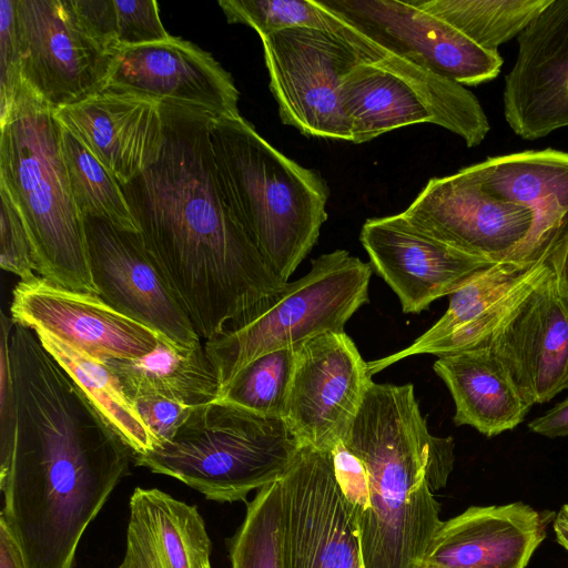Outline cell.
Instances as JSON below:
<instances>
[{"instance_id": "1", "label": "cell", "mask_w": 568, "mask_h": 568, "mask_svg": "<svg viewBox=\"0 0 568 568\" xmlns=\"http://www.w3.org/2000/svg\"><path fill=\"white\" fill-rule=\"evenodd\" d=\"M161 102L159 156L121 186L146 251L206 341L286 283L267 267L224 203L210 139L216 114Z\"/></svg>"}, {"instance_id": "2", "label": "cell", "mask_w": 568, "mask_h": 568, "mask_svg": "<svg viewBox=\"0 0 568 568\" xmlns=\"http://www.w3.org/2000/svg\"><path fill=\"white\" fill-rule=\"evenodd\" d=\"M17 425L10 466L0 475V519L23 568H74L78 546L133 452L61 368L14 383Z\"/></svg>"}, {"instance_id": "3", "label": "cell", "mask_w": 568, "mask_h": 568, "mask_svg": "<svg viewBox=\"0 0 568 568\" xmlns=\"http://www.w3.org/2000/svg\"><path fill=\"white\" fill-rule=\"evenodd\" d=\"M453 437L433 435L412 384L372 382L329 450L365 568H422L444 520L435 493L454 467Z\"/></svg>"}, {"instance_id": "4", "label": "cell", "mask_w": 568, "mask_h": 568, "mask_svg": "<svg viewBox=\"0 0 568 568\" xmlns=\"http://www.w3.org/2000/svg\"><path fill=\"white\" fill-rule=\"evenodd\" d=\"M210 139L227 210L267 267L287 283L327 219L325 181L276 150L241 114L212 116Z\"/></svg>"}, {"instance_id": "5", "label": "cell", "mask_w": 568, "mask_h": 568, "mask_svg": "<svg viewBox=\"0 0 568 568\" xmlns=\"http://www.w3.org/2000/svg\"><path fill=\"white\" fill-rule=\"evenodd\" d=\"M60 129L49 105L34 94L24 97L0 122V185L22 217L38 275L60 287L98 295Z\"/></svg>"}, {"instance_id": "6", "label": "cell", "mask_w": 568, "mask_h": 568, "mask_svg": "<svg viewBox=\"0 0 568 568\" xmlns=\"http://www.w3.org/2000/svg\"><path fill=\"white\" fill-rule=\"evenodd\" d=\"M301 447L284 418L214 400L195 407L171 442L133 460L207 500L235 503L277 481Z\"/></svg>"}, {"instance_id": "7", "label": "cell", "mask_w": 568, "mask_h": 568, "mask_svg": "<svg viewBox=\"0 0 568 568\" xmlns=\"http://www.w3.org/2000/svg\"><path fill=\"white\" fill-rule=\"evenodd\" d=\"M372 265L335 250L312 261L306 275L287 282L272 300L206 339L220 392L255 358L324 334L343 333L368 302Z\"/></svg>"}, {"instance_id": "8", "label": "cell", "mask_w": 568, "mask_h": 568, "mask_svg": "<svg viewBox=\"0 0 568 568\" xmlns=\"http://www.w3.org/2000/svg\"><path fill=\"white\" fill-rule=\"evenodd\" d=\"M341 98L355 144L402 126L430 123L474 148L490 130L470 90L389 52L346 73Z\"/></svg>"}, {"instance_id": "9", "label": "cell", "mask_w": 568, "mask_h": 568, "mask_svg": "<svg viewBox=\"0 0 568 568\" xmlns=\"http://www.w3.org/2000/svg\"><path fill=\"white\" fill-rule=\"evenodd\" d=\"M282 122L306 136L351 142L341 88L356 64L383 58L326 31L292 28L261 38ZM388 53V52H387Z\"/></svg>"}, {"instance_id": "10", "label": "cell", "mask_w": 568, "mask_h": 568, "mask_svg": "<svg viewBox=\"0 0 568 568\" xmlns=\"http://www.w3.org/2000/svg\"><path fill=\"white\" fill-rule=\"evenodd\" d=\"M23 79L53 111L105 88L114 52L80 18L73 0H16Z\"/></svg>"}, {"instance_id": "11", "label": "cell", "mask_w": 568, "mask_h": 568, "mask_svg": "<svg viewBox=\"0 0 568 568\" xmlns=\"http://www.w3.org/2000/svg\"><path fill=\"white\" fill-rule=\"evenodd\" d=\"M283 568H365L329 450L302 446L280 478Z\"/></svg>"}, {"instance_id": "12", "label": "cell", "mask_w": 568, "mask_h": 568, "mask_svg": "<svg viewBox=\"0 0 568 568\" xmlns=\"http://www.w3.org/2000/svg\"><path fill=\"white\" fill-rule=\"evenodd\" d=\"M385 51L462 85L494 80L503 58L456 28L417 7L398 0H318Z\"/></svg>"}, {"instance_id": "13", "label": "cell", "mask_w": 568, "mask_h": 568, "mask_svg": "<svg viewBox=\"0 0 568 568\" xmlns=\"http://www.w3.org/2000/svg\"><path fill=\"white\" fill-rule=\"evenodd\" d=\"M402 214L422 231L493 263L519 262L531 210L487 191L467 170L430 179Z\"/></svg>"}, {"instance_id": "14", "label": "cell", "mask_w": 568, "mask_h": 568, "mask_svg": "<svg viewBox=\"0 0 568 568\" xmlns=\"http://www.w3.org/2000/svg\"><path fill=\"white\" fill-rule=\"evenodd\" d=\"M372 382L345 332L314 336L296 346L284 419L302 446L331 450L352 425Z\"/></svg>"}, {"instance_id": "15", "label": "cell", "mask_w": 568, "mask_h": 568, "mask_svg": "<svg viewBox=\"0 0 568 568\" xmlns=\"http://www.w3.org/2000/svg\"><path fill=\"white\" fill-rule=\"evenodd\" d=\"M92 280L110 306L179 347L201 344L192 321L170 290L138 232L83 220Z\"/></svg>"}, {"instance_id": "16", "label": "cell", "mask_w": 568, "mask_h": 568, "mask_svg": "<svg viewBox=\"0 0 568 568\" xmlns=\"http://www.w3.org/2000/svg\"><path fill=\"white\" fill-rule=\"evenodd\" d=\"M483 345L531 406L568 389V297L549 265Z\"/></svg>"}, {"instance_id": "17", "label": "cell", "mask_w": 568, "mask_h": 568, "mask_svg": "<svg viewBox=\"0 0 568 568\" xmlns=\"http://www.w3.org/2000/svg\"><path fill=\"white\" fill-rule=\"evenodd\" d=\"M10 314L14 324L48 331L102 363L141 357L163 338L99 295L60 287L39 275L14 286Z\"/></svg>"}, {"instance_id": "18", "label": "cell", "mask_w": 568, "mask_h": 568, "mask_svg": "<svg viewBox=\"0 0 568 568\" xmlns=\"http://www.w3.org/2000/svg\"><path fill=\"white\" fill-rule=\"evenodd\" d=\"M359 241L406 314H418L434 301L450 296L494 264L435 239L402 213L366 220Z\"/></svg>"}, {"instance_id": "19", "label": "cell", "mask_w": 568, "mask_h": 568, "mask_svg": "<svg viewBox=\"0 0 568 568\" xmlns=\"http://www.w3.org/2000/svg\"><path fill=\"white\" fill-rule=\"evenodd\" d=\"M517 43L505 75L504 116L516 135L537 140L568 126V0H550Z\"/></svg>"}, {"instance_id": "20", "label": "cell", "mask_w": 568, "mask_h": 568, "mask_svg": "<svg viewBox=\"0 0 568 568\" xmlns=\"http://www.w3.org/2000/svg\"><path fill=\"white\" fill-rule=\"evenodd\" d=\"M105 88L197 106L219 116L240 114L232 75L211 53L179 37L114 51Z\"/></svg>"}, {"instance_id": "21", "label": "cell", "mask_w": 568, "mask_h": 568, "mask_svg": "<svg viewBox=\"0 0 568 568\" xmlns=\"http://www.w3.org/2000/svg\"><path fill=\"white\" fill-rule=\"evenodd\" d=\"M161 103L143 94L104 88L58 109L54 116L124 185L159 156L164 134Z\"/></svg>"}, {"instance_id": "22", "label": "cell", "mask_w": 568, "mask_h": 568, "mask_svg": "<svg viewBox=\"0 0 568 568\" xmlns=\"http://www.w3.org/2000/svg\"><path fill=\"white\" fill-rule=\"evenodd\" d=\"M547 267L545 260L537 263L504 261L480 271L449 296L444 315L409 346L367 362L369 375L408 356L433 354L440 357L483 345Z\"/></svg>"}, {"instance_id": "23", "label": "cell", "mask_w": 568, "mask_h": 568, "mask_svg": "<svg viewBox=\"0 0 568 568\" xmlns=\"http://www.w3.org/2000/svg\"><path fill=\"white\" fill-rule=\"evenodd\" d=\"M489 192L528 206L532 229L520 263H537L568 243V153L527 150L466 166Z\"/></svg>"}, {"instance_id": "24", "label": "cell", "mask_w": 568, "mask_h": 568, "mask_svg": "<svg viewBox=\"0 0 568 568\" xmlns=\"http://www.w3.org/2000/svg\"><path fill=\"white\" fill-rule=\"evenodd\" d=\"M546 524L521 501L471 506L443 521L422 568H526L546 537Z\"/></svg>"}, {"instance_id": "25", "label": "cell", "mask_w": 568, "mask_h": 568, "mask_svg": "<svg viewBox=\"0 0 568 568\" xmlns=\"http://www.w3.org/2000/svg\"><path fill=\"white\" fill-rule=\"evenodd\" d=\"M118 568H204L212 542L199 509L156 488L136 487Z\"/></svg>"}, {"instance_id": "26", "label": "cell", "mask_w": 568, "mask_h": 568, "mask_svg": "<svg viewBox=\"0 0 568 568\" xmlns=\"http://www.w3.org/2000/svg\"><path fill=\"white\" fill-rule=\"evenodd\" d=\"M433 368L453 397L457 426L468 425L487 437L497 436L524 422L531 407L484 345L440 356Z\"/></svg>"}, {"instance_id": "27", "label": "cell", "mask_w": 568, "mask_h": 568, "mask_svg": "<svg viewBox=\"0 0 568 568\" xmlns=\"http://www.w3.org/2000/svg\"><path fill=\"white\" fill-rule=\"evenodd\" d=\"M105 365L131 400L155 397L197 407L220 395L217 373L202 344L184 348L161 338L141 357L111 359Z\"/></svg>"}, {"instance_id": "28", "label": "cell", "mask_w": 568, "mask_h": 568, "mask_svg": "<svg viewBox=\"0 0 568 568\" xmlns=\"http://www.w3.org/2000/svg\"><path fill=\"white\" fill-rule=\"evenodd\" d=\"M42 346L75 382L104 423L130 447L133 455L153 450L156 442L118 377L105 363L42 328H34Z\"/></svg>"}, {"instance_id": "29", "label": "cell", "mask_w": 568, "mask_h": 568, "mask_svg": "<svg viewBox=\"0 0 568 568\" xmlns=\"http://www.w3.org/2000/svg\"><path fill=\"white\" fill-rule=\"evenodd\" d=\"M488 51L517 38L550 0H412Z\"/></svg>"}, {"instance_id": "30", "label": "cell", "mask_w": 568, "mask_h": 568, "mask_svg": "<svg viewBox=\"0 0 568 568\" xmlns=\"http://www.w3.org/2000/svg\"><path fill=\"white\" fill-rule=\"evenodd\" d=\"M60 143L73 200L81 217L101 219L119 229L139 233L116 178L63 125L60 129Z\"/></svg>"}, {"instance_id": "31", "label": "cell", "mask_w": 568, "mask_h": 568, "mask_svg": "<svg viewBox=\"0 0 568 568\" xmlns=\"http://www.w3.org/2000/svg\"><path fill=\"white\" fill-rule=\"evenodd\" d=\"M219 6L229 23L245 24L260 38L286 29L310 28L341 36L372 53H386L318 0H220Z\"/></svg>"}, {"instance_id": "32", "label": "cell", "mask_w": 568, "mask_h": 568, "mask_svg": "<svg viewBox=\"0 0 568 568\" xmlns=\"http://www.w3.org/2000/svg\"><path fill=\"white\" fill-rule=\"evenodd\" d=\"M92 34L111 52L169 40L155 0H73Z\"/></svg>"}, {"instance_id": "33", "label": "cell", "mask_w": 568, "mask_h": 568, "mask_svg": "<svg viewBox=\"0 0 568 568\" xmlns=\"http://www.w3.org/2000/svg\"><path fill=\"white\" fill-rule=\"evenodd\" d=\"M278 480L257 490L255 497L246 503L242 524L227 539L232 568H283L282 494Z\"/></svg>"}, {"instance_id": "34", "label": "cell", "mask_w": 568, "mask_h": 568, "mask_svg": "<svg viewBox=\"0 0 568 568\" xmlns=\"http://www.w3.org/2000/svg\"><path fill=\"white\" fill-rule=\"evenodd\" d=\"M297 346V345H296ZM296 346L266 353L244 366L216 400L272 417H285Z\"/></svg>"}, {"instance_id": "35", "label": "cell", "mask_w": 568, "mask_h": 568, "mask_svg": "<svg viewBox=\"0 0 568 568\" xmlns=\"http://www.w3.org/2000/svg\"><path fill=\"white\" fill-rule=\"evenodd\" d=\"M28 94L33 93L23 79L16 0H0V122Z\"/></svg>"}, {"instance_id": "36", "label": "cell", "mask_w": 568, "mask_h": 568, "mask_svg": "<svg viewBox=\"0 0 568 568\" xmlns=\"http://www.w3.org/2000/svg\"><path fill=\"white\" fill-rule=\"evenodd\" d=\"M0 266L27 281L36 276L37 265L31 242L9 192L0 185Z\"/></svg>"}, {"instance_id": "37", "label": "cell", "mask_w": 568, "mask_h": 568, "mask_svg": "<svg viewBox=\"0 0 568 568\" xmlns=\"http://www.w3.org/2000/svg\"><path fill=\"white\" fill-rule=\"evenodd\" d=\"M13 321L1 312L0 320V475L4 474L11 463L16 425L17 404L12 378L9 343Z\"/></svg>"}, {"instance_id": "38", "label": "cell", "mask_w": 568, "mask_h": 568, "mask_svg": "<svg viewBox=\"0 0 568 568\" xmlns=\"http://www.w3.org/2000/svg\"><path fill=\"white\" fill-rule=\"evenodd\" d=\"M132 403L155 438L156 447L171 442L195 408L155 397L136 398Z\"/></svg>"}, {"instance_id": "39", "label": "cell", "mask_w": 568, "mask_h": 568, "mask_svg": "<svg viewBox=\"0 0 568 568\" xmlns=\"http://www.w3.org/2000/svg\"><path fill=\"white\" fill-rule=\"evenodd\" d=\"M530 432L549 437L568 436V398L528 424Z\"/></svg>"}, {"instance_id": "40", "label": "cell", "mask_w": 568, "mask_h": 568, "mask_svg": "<svg viewBox=\"0 0 568 568\" xmlns=\"http://www.w3.org/2000/svg\"><path fill=\"white\" fill-rule=\"evenodd\" d=\"M0 568H23L20 550L4 523L0 519Z\"/></svg>"}, {"instance_id": "41", "label": "cell", "mask_w": 568, "mask_h": 568, "mask_svg": "<svg viewBox=\"0 0 568 568\" xmlns=\"http://www.w3.org/2000/svg\"><path fill=\"white\" fill-rule=\"evenodd\" d=\"M558 290L568 297V243L547 261Z\"/></svg>"}, {"instance_id": "42", "label": "cell", "mask_w": 568, "mask_h": 568, "mask_svg": "<svg viewBox=\"0 0 568 568\" xmlns=\"http://www.w3.org/2000/svg\"><path fill=\"white\" fill-rule=\"evenodd\" d=\"M556 539L568 551V527L559 521H554Z\"/></svg>"}, {"instance_id": "43", "label": "cell", "mask_w": 568, "mask_h": 568, "mask_svg": "<svg viewBox=\"0 0 568 568\" xmlns=\"http://www.w3.org/2000/svg\"><path fill=\"white\" fill-rule=\"evenodd\" d=\"M556 521H559L568 527V504L564 505L555 518Z\"/></svg>"}, {"instance_id": "44", "label": "cell", "mask_w": 568, "mask_h": 568, "mask_svg": "<svg viewBox=\"0 0 568 568\" xmlns=\"http://www.w3.org/2000/svg\"><path fill=\"white\" fill-rule=\"evenodd\" d=\"M204 568H212V567H211V562H210V564H207V565H205V567H204Z\"/></svg>"}, {"instance_id": "45", "label": "cell", "mask_w": 568, "mask_h": 568, "mask_svg": "<svg viewBox=\"0 0 568 568\" xmlns=\"http://www.w3.org/2000/svg\"><path fill=\"white\" fill-rule=\"evenodd\" d=\"M426 568H434V567H426Z\"/></svg>"}]
</instances>
